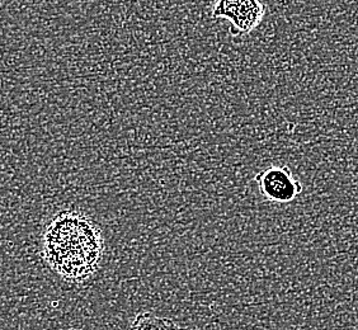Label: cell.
I'll return each instance as SVG.
<instances>
[{
    "label": "cell",
    "mask_w": 358,
    "mask_h": 330,
    "mask_svg": "<svg viewBox=\"0 0 358 330\" xmlns=\"http://www.w3.org/2000/svg\"><path fill=\"white\" fill-rule=\"evenodd\" d=\"M42 243V254L48 267L71 282L90 278L103 254V238L96 224L71 210L57 213L50 221Z\"/></svg>",
    "instance_id": "6da1fadb"
},
{
    "label": "cell",
    "mask_w": 358,
    "mask_h": 330,
    "mask_svg": "<svg viewBox=\"0 0 358 330\" xmlns=\"http://www.w3.org/2000/svg\"><path fill=\"white\" fill-rule=\"evenodd\" d=\"M211 17L229 22L233 36L248 35L263 21L264 6L262 0H216Z\"/></svg>",
    "instance_id": "7a4b0ae2"
},
{
    "label": "cell",
    "mask_w": 358,
    "mask_h": 330,
    "mask_svg": "<svg viewBox=\"0 0 358 330\" xmlns=\"http://www.w3.org/2000/svg\"><path fill=\"white\" fill-rule=\"evenodd\" d=\"M259 191L266 199L277 203H289L303 192V185L287 165L269 166L255 175Z\"/></svg>",
    "instance_id": "3957f363"
},
{
    "label": "cell",
    "mask_w": 358,
    "mask_h": 330,
    "mask_svg": "<svg viewBox=\"0 0 358 330\" xmlns=\"http://www.w3.org/2000/svg\"><path fill=\"white\" fill-rule=\"evenodd\" d=\"M129 330H191L180 327L169 317H158L152 313H141L132 322Z\"/></svg>",
    "instance_id": "277c9868"
}]
</instances>
